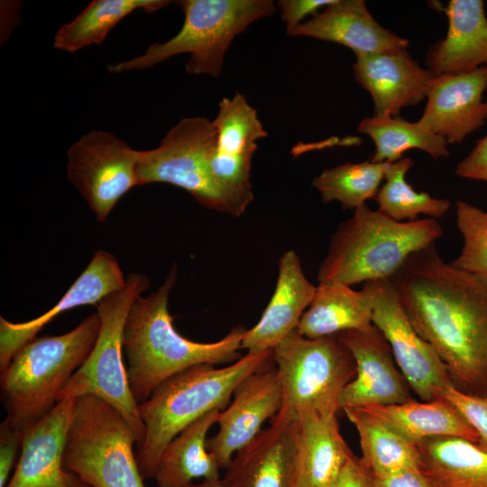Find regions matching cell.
Masks as SVG:
<instances>
[{"mask_svg":"<svg viewBox=\"0 0 487 487\" xmlns=\"http://www.w3.org/2000/svg\"><path fill=\"white\" fill-rule=\"evenodd\" d=\"M418 335L447 368L453 385L487 392V276L446 263L435 244L412 253L389 279Z\"/></svg>","mask_w":487,"mask_h":487,"instance_id":"obj_1","label":"cell"},{"mask_svg":"<svg viewBox=\"0 0 487 487\" xmlns=\"http://www.w3.org/2000/svg\"><path fill=\"white\" fill-rule=\"evenodd\" d=\"M173 265L164 282L147 297L133 303L124 329L123 347L128 360L127 377L139 404L173 375L198 364H222L239 359L247 329L233 328L213 343H198L182 336L173 326L168 309L170 291L177 280Z\"/></svg>","mask_w":487,"mask_h":487,"instance_id":"obj_2","label":"cell"},{"mask_svg":"<svg viewBox=\"0 0 487 487\" xmlns=\"http://www.w3.org/2000/svg\"><path fill=\"white\" fill-rule=\"evenodd\" d=\"M271 356L272 351L247 352L225 367L192 366L163 381L139 404L145 436L135 456L142 480L154 477L159 459L174 436L209 411L225 409L238 384Z\"/></svg>","mask_w":487,"mask_h":487,"instance_id":"obj_3","label":"cell"},{"mask_svg":"<svg viewBox=\"0 0 487 487\" xmlns=\"http://www.w3.org/2000/svg\"><path fill=\"white\" fill-rule=\"evenodd\" d=\"M442 234V226L435 218L398 222L365 205L337 226L319 266L317 280L352 286L389 280L412 253L434 244Z\"/></svg>","mask_w":487,"mask_h":487,"instance_id":"obj_4","label":"cell"},{"mask_svg":"<svg viewBox=\"0 0 487 487\" xmlns=\"http://www.w3.org/2000/svg\"><path fill=\"white\" fill-rule=\"evenodd\" d=\"M96 313L60 335L35 337L1 372V400L10 424L25 431L56 405L61 389L84 363L100 329Z\"/></svg>","mask_w":487,"mask_h":487,"instance_id":"obj_5","label":"cell"},{"mask_svg":"<svg viewBox=\"0 0 487 487\" xmlns=\"http://www.w3.org/2000/svg\"><path fill=\"white\" fill-rule=\"evenodd\" d=\"M184 22L175 36L154 42L128 60L108 65L114 74L152 69L176 55L188 53L186 72L216 78L233 40L253 23L271 15V0H180Z\"/></svg>","mask_w":487,"mask_h":487,"instance_id":"obj_6","label":"cell"},{"mask_svg":"<svg viewBox=\"0 0 487 487\" xmlns=\"http://www.w3.org/2000/svg\"><path fill=\"white\" fill-rule=\"evenodd\" d=\"M215 148L213 122L203 116L185 117L158 147L138 152L137 186L168 183L188 192L204 207L239 216L253 198L216 182L210 169Z\"/></svg>","mask_w":487,"mask_h":487,"instance_id":"obj_7","label":"cell"},{"mask_svg":"<svg viewBox=\"0 0 487 487\" xmlns=\"http://www.w3.org/2000/svg\"><path fill=\"white\" fill-rule=\"evenodd\" d=\"M134 433L112 405L95 395L75 400L63 465L91 487H144L133 446Z\"/></svg>","mask_w":487,"mask_h":487,"instance_id":"obj_8","label":"cell"},{"mask_svg":"<svg viewBox=\"0 0 487 487\" xmlns=\"http://www.w3.org/2000/svg\"><path fill=\"white\" fill-rule=\"evenodd\" d=\"M272 361L282 389L281 407L273 418L290 421L306 411L341 410V396L354 377L355 363L337 335L308 338L296 329L272 350Z\"/></svg>","mask_w":487,"mask_h":487,"instance_id":"obj_9","label":"cell"},{"mask_svg":"<svg viewBox=\"0 0 487 487\" xmlns=\"http://www.w3.org/2000/svg\"><path fill=\"white\" fill-rule=\"evenodd\" d=\"M150 286L144 274L131 272L125 285L104 298L96 306L100 329L95 345L84 363L59 392L57 402L65 398L95 395L112 405L132 427L139 446L145 436L123 359L124 324L133 301Z\"/></svg>","mask_w":487,"mask_h":487,"instance_id":"obj_10","label":"cell"},{"mask_svg":"<svg viewBox=\"0 0 487 487\" xmlns=\"http://www.w3.org/2000/svg\"><path fill=\"white\" fill-rule=\"evenodd\" d=\"M138 152L103 130L84 133L68 149V180L98 222L105 223L122 197L137 186Z\"/></svg>","mask_w":487,"mask_h":487,"instance_id":"obj_11","label":"cell"},{"mask_svg":"<svg viewBox=\"0 0 487 487\" xmlns=\"http://www.w3.org/2000/svg\"><path fill=\"white\" fill-rule=\"evenodd\" d=\"M372 302V324L388 342L410 390L422 400L442 398L454 386L446 366L414 328L389 280L365 282Z\"/></svg>","mask_w":487,"mask_h":487,"instance_id":"obj_12","label":"cell"},{"mask_svg":"<svg viewBox=\"0 0 487 487\" xmlns=\"http://www.w3.org/2000/svg\"><path fill=\"white\" fill-rule=\"evenodd\" d=\"M271 360L238 384L233 400L219 413L216 433L207 438V448L220 469L225 470L235 453L250 443L263 429L265 421L272 419L280 409L282 389Z\"/></svg>","mask_w":487,"mask_h":487,"instance_id":"obj_13","label":"cell"},{"mask_svg":"<svg viewBox=\"0 0 487 487\" xmlns=\"http://www.w3.org/2000/svg\"><path fill=\"white\" fill-rule=\"evenodd\" d=\"M337 335L355 363L354 377L341 396V410L400 404L414 400L388 342L373 324Z\"/></svg>","mask_w":487,"mask_h":487,"instance_id":"obj_14","label":"cell"},{"mask_svg":"<svg viewBox=\"0 0 487 487\" xmlns=\"http://www.w3.org/2000/svg\"><path fill=\"white\" fill-rule=\"evenodd\" d=\"M75 400H59L47 415L24 431L20 457L5 487H91L63 465Z\"/></svg>","mask_w":487,"mask_h":487,"instance_id":"obj_15","label":"cell"},{"mask_svg":"<svg viewBox=\"0 0 487 487\" xmlns=\"http://www.w3.org/2000/svg\"><path fill=\"white\" fill-rule=\"evenodd\" d=\"M124 277L116 258L106 250H97L81 274L62 298L42 315L21 323L0 317V372L9 365L12 358L24 345L60 314L71 308L96 306L109 294L125 285Z\"/></svg>","mask_w":487,"mask_h":487,"instance_id":"obj_16","label":"cell"},{"mask_svg":"<svg viewBox=\"0 0 487 487\" xmlns=\"http://www.w3.org/2000/svg\"><path fill=\"white\" fill-rule=\"evenodd\" d=\"M487 66L457 75L435 76L418 120L447 143H460L487 120Z\"/></svg>","mask_w":487,"mask_h":487,"instance_id":"obj_17","label":"cell"},{"mask_svg":"<svg viewBox=\"0 0 487 487\" xmlns=\"http://www.w3.org/2000/svg\"><path fill=\"white\" fill-rule=\"evenodd\" d=\"M355 57L354 75L359 86L371 95L375 116H398L402 108L420 103L435 78L407 50L358 53Z\"/></svg>","mask_w":487,"mask_h":487,"instance_id":"obj_18","label":"cell"},{"mask_svg":"<svg viewBox=\"0 0 487 487\" xmlns=\"http://www.w3.org/2000/svg\"><path fill=\"white\" fill-rule=\"evenodd\" d=\"M298 437V420L271 419L233 456L221 477L224 487H290Z\"/></svg>","mask_w":487,"mask_h":487,"instance_id":"obj_19","label":"cell"},{"mask_svg":"<svg viewBox=\"0 0 487 487\" xmlns=\"http://www.w3.org/2000/svg\"><path fill=\"white\" fill-rule=\"evenodd\" d=\"M287 34L338 43L354 54L400 51L409 44L407 39L382 27L363 0H335Z\"/></svg>","mask_w":487,"mask_h":487,"instance_id":"obj_20","label":"cell"},{"mask_svg":"<svg viewBox=\"0 0 487 487\" xmlns=\"http://www.w3.org/2000/svg\"><path fill=\"white\" fill-rule=\"evenodd\" d=\"M316 289L306 278L298 254L293 250L284 253L279 261L274 292L259 321L246 330L241 349L272 351L297 329Z\"/></svg>","mask_w":487,"mask_h":487,"instance_id":"obj_21","label":"cell"},{"mask_svg":"<svg viewBox=\"0 0 487 487\" xmlns=\"http://www.w3.org/2000/svg\"><path fill=\"white\" fill-rule=\"evenodd\" d=\"M448 30L427 52L434 76L457 75L487 66V17L482 0H451L444 8Z\"/></svg>","mask_w":487,"mask_h":487,"instance_id":"obj_22","label":"cell"},{"mask_svg":"<svg viewBox=\"0 0 487 487\" xmlns=\"http://www.w3.org/2000/svg\"><path fill=\"white\" fill-rule=\"evenodd\" d=\"M290 487H330L354 455L341 435L337 414L302 412Z\"/></svg>","mask_w":487,"mask_h":487,"instance_id":"obj_23","label":"cell"},{"mask_svg":"<svg viewBox=\"0 0 487 487\" xmlns=\"http://www.w3.org/2000/svg\"><path fill=\"white\" fill-rule=\"evenodd\" d=\"M360 409L376 417L395 432L418 445L432 437H459L473 443L478 436L460 412L446 400H409Z\"/></svg>","mask_w":487,"mask_h":487,"instance_id":"obj_24","label":"cell"},{"mask_svg":"<svg viewBox=\"0 0 487 487\" xmlns=\"http://www.w3.org/2000/svg\"><path fill=\"white\" fill-rule=\"evenodd\" d=\"M372 325V302L364 289L357 291L342 282H319L297 331L308 338L335 335Z\"/></svg>","mask_w":487,"mask_h":487,"instance_id":"obj_25","label":"cell"},{"mask_svg":"<svg viewBox=\"0 0 487 487\" xmlns=\"http://www.w3.org/2000/svg\"><path fill=\"white\" fill-rule=\"evenodd\" d=\"M222 409L217 408L200 417L166 446L153 477L159 487H188L197 479L221 478L220 467L207 448V436Z\"/></svg>","mask_w":487,"mask_h":487,"instance_id":"obj_26","label":"cell"},{"mask_svg":"<svg viewBox=\"0 0 487 487\" xmlns=\"http://www.w3.org/2000/svg\"><path fill=\"white\" fill-rule=\"evenodd\" d=\"M343 411L356 429L362 451L360 458L373 480L421 468L420 453L416 444L363 409H345Z\"/></svg>","mask_w":487,"mask_h":487,"instance_id":"obj_27","label":"cell"},{"mask_svg":"<svg viewBox=\"0 0 487 487\" xmlns=\"http://www.w3.org/2000/svg\"><path fill=\"white\" fill-rule=\"evenodd\" d=\"M421 469L440 487H487V452L459 437H432L417 445Z\"/></svg>","mask_w":487,"mask_h":487,"instance_id":"obj_28","label":"cell"},{"mask_svg":"<svg viewBox=\"0 0 487 487\" xmlns=\"http://www.w3.org/2000/svg\"><path fill=\"white\" fill-rule=\"evenodd\" d=\"M168 0H93L73 20L60 27L55 49L74 53L102 43L109 32L136 10L152 13L167 6Z\"/></svg>","mask_w":487,"mask_h":487,"instance_id":"obj_29","label":"cell"},{"mask_svg":"<svg viewBox=\"0 0 487 487\" xmlns=\"http://www.w3.org/2000/svg\"><path fill=\"white\" fill-rule=\"evenodd\" d=\"M360 133L372 140L375 152L372 161L377 163L395 162L410 149H418L434 159L448 157L447 142L434 133L419 121L409 122L401 117L368 116L357 126Z\"/></svg>","mask_w":487,"mask_h":487,"instance_id":"obj_30","label":"cell"},{"mask_svg":"<svg viewBox=\"0 0 487 487\" xmlns=\"http://www.w3.org/2000/svg\"><path fill=\"white\" fill-rule=\"evenodd\" d=\"M413 165V160L409 157L388 163L385 183L374 197L378 203L377 210L398 222L416 220L418 215L435 219L443 216L450 208L447 199L418 192L406 181V173Z\"/></svg>","mask_w":487,"mask_h":487,"instance_id":"obj_31","label":"cell"},{"mask_svg":"<svg viewBox=\"0 0 487 487\" xmlns=\"http://www.w3.org/2000/svg\"><path fill=\"white\" fill-rule=\"evenodd\" d=\"M388 162H345L325 170L315 177L312 186L324 203L338 201L343 208L356 210L375 197L384 179Z\"/></svg>","mask_w":487,"mask_h":487,"instance_id":"obj_32","label":"cell"},{"mask_svg":"<svg viewBox=\"0 0 487 487\" xmlns=\"http://www.w3.org/2000/svg\"><path fill=\"white\" fill-rule=\"evenodd\" d=\"M216 130V151L229 155H253L257 141L267 136L257 111L241 93L224 97L212 120Z\"/></svg>","mask_w":487,"mask_h":487,"instance_id":"obj_33","label":"cell"},{"mask_svg":"<svg viewBox=\"0 0 487 487\" xmlns=\"http://www.w3.org/2000/svg\"><path fill=\"white\" fill-rule=\"evenodd\" d=\"M456 225L464 237V246L450 264L464 271L487 276V211L458 200Z\"/></svg>","mask_w":487,"mask_h":487,"instance_id":"obj_34","label":"cell"},{"mask_svg":"<svg viewBox=\"0 0 487 487\" xmlns=\"http://www.w3.org/2000/svg\"><path fill=\"white\" fill-rule=\"evenodd\" d=\"M442 398L460 412L476 432L477 446L487 452V392L473 395L451 386L443 392Z\"/></svg>","mask_w":487,"mask_h":487,"instance_id":"obj_35","label":"cell"},{"mask_svg":"<svg viewBox=\"0 0 487 487\" xmlns=\"http://www.w3.org/2000/svg\"><path fill=\"white\" fill-rule=\"evenodd\" d=\"M24 431L13 427L7 418L0 425V487H5L19 459Z\"/></svg>","mask_w":487,"mask_h":487,"instance_id":"obj_36","label":"cell"},{"mask_svg":"<svg viewBox=\"0 0 487 487\" xmlns=\"http://www.w3.org/2000/svg\"><path fill=\"white\" fill-rule=\"evenodd\" d=\"M335 0H280L277 5L282 21L286 23V32L291 31L308 15H315L322 7L333 4Z\"/></svg>","mask_w":487,"mask_h":487,"instance_id":"obj_37","label":"cell"},{"mask_svg":"<svg viewBox=\"0 0 487 487\" xmlns=\"http://www.w3.org/2000/svg\"><path fill=\"white\" fill-rule=\"evenodd\" d=\"M455 173L461 178L487 182V135L457 164Z\"/></svg>","mask_w":487,"mask_h":487,"instance_id":"obj_38","label":"cell"},{"mask_svg":"<svg viewBox=\"0 0 487 487\" xmlns=\"http://www.w3.org/2000/svg\"><path fill=\"white\" fill-rule=\"evenodd\" d=\"M330 487H373V478L361 458L353 455Z\"/></svg>","mask_w":487,"mask_h":487,"instance_id":"obj_39","label":"cell"},{"mask_svg":"<svg viewBox=\"0 0 487 487\" xmlns=\"http://www.w3.org/2000/svg\"><path fill=\"white\" fill-rule=\"evenodd\" d=\"M375 482L381 487H440L421 468L400 471Z\"/></svg>","mask_w":487,"mask_h":487,"instance_id":"obj_40","label":"cell"},{"mask_svg":"<svg viewBox=\"0 0 487 487\" xmlns=\"http://www.w3.org/2000/svg\"><path fill=\"white\" fill-rule=\"evenodd\" d=\"M188 487H224L221 478L218 480H203L198 483H191Z\"/></svg>","mask_w":487,"mask_h":487,"instance_id":"obj_41","label":"cell"},{"mask_svg":"<svg viewBox=\"0 0 487 487\" xmlns=\"http://www.w3.org/2000/svg\"><path fill=\"white\" fill-rule=\"evenodd\" d=\"M373 487H381V486L379 485V484L373 480Z\"/></svg>","mask_w":487,"mask_h":487,"instance_id":"obj_42","label":"cell"}]
</instances>
